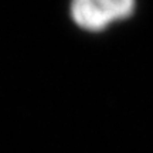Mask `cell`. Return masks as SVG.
<instances>
[{
  "label": "cell",
  "mask_w": 153,
  "mask_h": 153,
  "mask_svg": "<svg viewBox=\"0 0 153 153\" xmlns=\"http://www.w3.org/2000/svg\"><path fill=\"white\" fill-rule=\"evenodd\" d=\"M135 6L132 0H76L71 4V16L84 30L101 31L114 22L129 17Z\"/></svg>",
  "instance_id": "1"
}]
</instances>
